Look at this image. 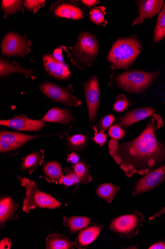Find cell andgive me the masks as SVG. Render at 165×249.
Listing matches in <instances>:
<instances>
[{
	"label": "cell",
	"mask_w": 165,
	"mask_h": 249,
	"mask_svg": "<svg viewBox=\"0 0 165 249\" xmlns=\"http://www.w3.org/2000/svg\"><path fill=\"white\" fill-rule=\"evenodd\" d=\"M163 125L162 118L154 114L144 130L133 140L122 143L109 141V154L128 177L146 175L165 162V146L156 135V131Z\"/></svg>",
	"instance_id": "cell-1"
},
{
	"label": "cell",
	"mask_w": 165,
	"mask_h": 249,
	"mask_svg": "<svg viewBox=\"0 0 165 249\" xmlns=\"http://www.w3.org/2000/svg\"><path fill=\"white\" fill-rule=\"evenodd\" d=\"M72 128V126H69L67 129L55 133L41 135H30L1 130L0 131V153L4 158L15 156L19 153L23 147L31 141L46 137L58 138L63 140L69 135V132Z\"/></svg>",
	"instance_id": "cell-2"
},
{
	"label": "cell",
	"mask_w": 165,
	"mask_h": 249,
	"mask_svg": "<svg viewBox=\"0 0 165 249\" xmlns=\"http://www.w3.org/2000/svg\"><path fill=\"white\" fill-rule=\"evenodd\" d=\"M142 51V44L135 36L120 38L112 45L108 60L114 70L128 69Z\"/></svg>",
	"instance_id": "cell-3"
},
{
	"label": "cell",
	"mask_w": 165,
	"mask_h": 249,
	"mask_svg": "<svg viewBox=\"0 0 165 249\" xmlns=\"http://www.w3.org/2000/svg\"><path fill=\"white\" fill-rule=\"evenodd\" d=\"M17 179L26 191L22 200V211L26 213L37 207L54 210L62 206V203L51 195L40 191L34 181L22 177H18Z\"/></svg>",
	"instance_id": "cell-4"
},
{
	"label": "cell",
	"mask_w": 165,
	"mask_h": 249,
	"mask_svg": "<svg viewBox=\"0 0 165 249\" xmlns=\"http://www.w3.org/2000/svg\"><path fill=\"white\" fill-rule=\"evenodd\" d=\"M160 72L157 71L149 73L139 71L125 72L112 78L110 84L132 93H139L147 89L159 77Z\"/></svg>",
	"instance_id": "cell-5"
},
{
	"label": "cell",
	"mask_w": 165,
	"mask_h": 249,
	"mask_svg": "<svg viewBox=\"0 0 165 249\" xmlns=\"http://www.w3.org/2000/svg\"><path fill=\"white\" fill-rule=\"evenodd\" d=\"M145 218L142 213L136 211L115 218L110 223L109 229L123 238L134 237L138 234Z\"/></svg>",
	"instance_id": "cell-6"
},
{
	"label": "cell",
	"mask_w": 165,
	"mask_h": 249,
	"mask_svg": "<svg viewBox=\"0 0 165 249\" xmlns=\"http://www.w3.org/2000/svg\"><path fill=\"white\" fill-rule=\"evenodd\" d=\"M99 52V43L95 36L83 33L79 36L73 53L81 66H90Z\"/></svg>",
	"instance_id": "cell-7"
},
{
	"label": "cell",
	"mask_w": 165,
	"mask_h": 249,
	"mask_svg": "<svg viewBox=\"0 0 165 249\" xmlns=\"http://www.w3.org/2000/svg\"><path fill=\"white\" fill-rule=\"evenodd\" d=\"M39 89L45 96L53 102L75 107L82 104L81 101L73 94V88L71 84L62 87L51 83H44L39 85Z\"/></svg>",
	"instance_id": "cell-8"
},
{
	"label": "cell",
	"mask_w": 165,
	"mask_h": 249,
	"mask_svg": "<svg viewBox=\"0 0 165 249\" xmlns=\"http://www.w3.org/2000/svg\"><path fill=\"white\" fill-rule=\"evenodd\" d=\"M84 89L88 111L90 127L96 123L100 105V90L99 80L92 76L84 84Z\"/></svg>",
	"instance_id": "cell-9"
},
{
	"label": "cell",
	"mask_w": 165,
	"mask_h": 249,
	"mask_svg": "<svg viewBox=\"0 0 165 249\" xmlns=\"http://www.w3.org/2000/svg\"><path fill=\"white\" fill-rule=\"evenodd\" d=\"M145 175L135 183L132 192L134 196L153 190L164 182L165 179V163Z\"/></svg>",
	"instance_id": "cell-10"
},
{
	"label": "cell",
	"mask_w": 165,
	"mask_h": 249,
	"mask_svg": "<svg viewBox=\"0 0 165 249\" xmlns=\"http://www.w3.org/2000/svg\"><path fill=\"white\" fill-rule=\"evenodd\" d=\"M31 42L26 37L14 33H9L2 43V51L6 56H24L30 52Z\"/></svg>",
	"instance_id": "cell-11"
},
{
	"label": "cell",
	"mask_w": 165,
	"mask_h": 249,
	"mask_svg": "<svg viewBox=\"0 0 165 249\" xmlns=\"http://www.w3.org/2000/svg\"><path fill=\"white\" fill-rule=\"evenodd\" d=\"M0 125L18 131L37 132L44 128L46 124L41 120H32L26 115H20L10 120L0 121Z\"/></svg>",
	"instance_id": "cell-12"
},
{
	"label": "cell",
	"mask_w": 165,
	"mask_h": 249,
	"mask_svg": "<svg viewBox=\"0 0 165 249\" xmlns=\"http://www.w3.org/2000/svg\"><path fill=\"white\" fill-rule=\"evenodd\" d=\"M19 213V206L12 197L1 196L0 199V227L4 229L9 221L18 219Z\"/></svg>",
	"instance_id": "cell-13"
},
{
	"label": "cell",
	"mask_w": 165,
	"mask_h": 249,
	"mask_svg": "<svg viewBox=\"0 0 165 249\" xmlns=\"http://www.w3.org/2000/svg\"><path fill=\"white\" fill-rule=\"evenodd\" d=\"M45 70L52 77L61 80L70 78L71 72L64 63L57 60L52 55L48 54L43 57Z\"/></svg>",
	"instance_id": "cell-14"
},
{
	"label": "cell",
	"mask_w": 165,
	"mask_h": 249,
	"mask_svg": "<svg viewBox=\"0 0 165 249\" xmlns=\"http://www.w3.org/2000/svg\"><path fill=\"white\" fill-rule=\"evenodd\" d=\"M155 112L156 110L151 107L136 108L118 118L117 123L120 126L127 127L153 115Z\"/></svg>",
	"instance_id": "cell-15"
},
{
	"label": "cell",
	"mask_w": 165,
	"mask_h": 249,
	"mask_svg": "<svg viewBox=\"0 0 165 249\" xmlns=\"http://www.w3.org/2000/svg\"><path fill=\"white\" fill-rule=\"evenodd\" d=\"M164 1L161 0H146L139 1V15L133 21V25L143 22L145 20L155 16L161 10Z\"/></svg>",
	"instance_id": "cell-16"
},
{
	"label": "cell",
	"mask_w": 165,
	"mask_h": 249,
	"mask_svg": "<svg viewBox=\"0 0 165 249\" xmlns=\"http://www.w3.org/2000/svg\"><path fill=\"white\" fill-rule=\"evenodd\" d=\"M45 123H52L68 125L74 124L76 119L68 108H52L41 120Z\"/></svg>",
	"instance_id": "cell-17"
},
{
	"label": "cell",
	"mask_w": 165,
	"mask_h": 249,
	"mask_svg": "<svg viewBox=\"0 0 165 249\" xmlns=\"http://www.w3.org/2000/svg\"><path fill=\"white\" fill-rule=\"evenodd\" d=\"M103 226L93 223L90 227L80 231L75 240V246L79 249H84L95 241L103 230Z\"/></svg>",
	"instance_id": "cell-18"
},
{
	"label": "cell",
	"mask_w": 165,
	"mask_h": 249,
	"mask_svg": "<svg viewBox=\"0 0 165 249\" xmlns=\"http://www.w3.org/2000/svg\"><path fill=\"white\" fill-rule=\"evenodd\" d=\"M45 158L43 150L33 152L21 158L20 170L23 172L32 174L42 165Z\"/></svg>",
	"instance_id": "cell-19"
},
{
	"label": "cell",
	"mask_w": 165,
	"mask_h": 249,
	"mask_svg": "<svg viewBox=\"0 0 165 249\" xmlns=\"http://www.w3.org/2000/svg\"><path fill=\"white\" fill-rule=\"evenodd\" d=\"M42 172L43 176L47 182L61 185L64 175L59 161L53 160L45 163Z\"/></svg>",
	"instance_id": "cell-20"
},
{
	"label": "cell",
	"mask_w": 165,
	"mask_h": 249,
	"mask_svg": "<svg viewBox=\"0 0 165 249\" xmlns=\"http://www.w3.org/2000/svg\"><path fill=\"white\" fill-rule=\"evenodd\" d=\"M13 73H20L24 75L27 78H31L32 80L36 79V77L33 75L32 70H27L21 67L15 62H10L4 59H1L0 62V77L1 78Z\"/></svg>",
	"instance_id": "cell-21"
},
{
	"label": "cell",
	"mask_w": 165,
	"mask_h": 249,
	"mask_svg": "<svg viewBox=\"0 0 165 249\" xmlns=\"http://www.w3.org/2000/svg\"><path fill=\"white\" fill-rule=\"evenodd\" d=\"M47 249H74L75 243L63 234L52 233L45 240Z\"/></svg>",
	"instance_id": "cell-22"
},
{
	"label": "cell",
	"mask_w": 165,
	"mask_h": 249,
	"mask_svg": "<svg viewBox=\"0 0 165 249\" xmlns=\"http://www.w3.org/2000/svg\"><path fill=\"white\" fill-rule=\"evenodd\" d=\"M91 219L87 216H75L63 217V225L70 234H74L88 227Z\"/></svg>",
	"instance_id": "cell-23"
},
{
	"label": "cell",
	"mask_w": 165,
	"mask_h": 249,
	"mask_svg": "<svg viewBox=\"0 0 165 249\" xmlns=\"http://www.w3.org/2000/svg\"><path fill=\"white\" fill-rule=\"evenodd\" d=\"M66 139V149L71 152L82 153L86 149L89 143L88 137L85 134L68 135Z\"/></svg>",
	"instance_id": "cell-24"
},
{
	"label": "cell",
	"mask_w": 165,
	"mask_h": 249,
	"mask_svg": "<svg viewBox=\"0 0 165 249\" xmlns=\"http://www.w3.org/2000/svg\"><path fill=\"white\" fill-rule=\"evenodd\" d=\"M54 12L58 17L67 18L79 19L84 17V13L79 8L68 4L59 5Z\"/></svg>",
	"instance_id": "cell-25"
},
{
	"label": "cell",
	"mask_w": 165,
	"mask_h": 249,
	"mask_svg": "<svg viewBox=\"0 0 165 249\" xmlns=\"http://www.w3.org/2000/svg\"><path fill=\"white\" fill-rule=\"evenodd\" d=\"M73 169L78 176L80 182L87 185L91 182L92 177L90 174V165L86 160H80L77 164L72 165Z\"/></svg>",
	"instance_id": "cell-26"
},
{
	"label": "cell",
	"mask_w": 165,
	"mask_h": 249,
	"mask_svg": "<svg viewBox=\"0 0 165 249\" xmlns=\"http://www.w3.org/2000/svg\"><path fill=\"white\" fill-rule=\"evenodd\" d=\"M120 187L111 183H104L100 185L96 190V194L99 197L111 203L116 194L120 191Z\"/></svg>",
	"instance_id": "cell-27"
},
{
	"label": "cell",
	"mask_w": 165,
	"mask_h": 249,
	"mask_svg": "<svg viewBox=\"0 0 165 249\" xmlns=\"http://www.w3.org/2000/svg\"><path fill=\"white\" fill-rule=\"evenodd\" d=\"M165 36V5L160 13L154 31V41L158 42Z\"/></svg>",
	"instance_id": "cell-28"
},
{
	"label": "cell",
	"mask_w": 165,
	"mask_h": 249,
	"mask_svg": "<svg viewBox=\"0 0 165 249\" xmlns=\"http://www.w3.org/2000/svg\"><path fill=\"white\" fill-rule=\"evenodd\" d=\"M63 173L65 175L62 178L61 185L66 188L74 185H76L77 187L80 180L74 171L69 167H66L63 170Z\"/></svg>",
	"instance_id": "cell-29"
},
{
	"label": "cell",
	"mask_w": 165,
	"mask_h": 249,
	"mask_svg": "<svg viewBox=\"0 0 165 249\" xmlns=\"http://www.w3.org/2000/svg\"><path fill=\"white\" fill-rule=\"evenodd\" d=\"M2 8L5 15L15 14L22 9L21 1H2Z\"/></svg>",
	"instance_id": "cell-30"
},
{
	"label": "cell",
	"mask_w": 165,
	"mask_h": 249,
	"mask_svg": "<svg viewBox=\"0 0 165 249\" xmlns=\"http://www.w3.org/2000/svg\"><path fill=\"white\" fill-rule=\"evenodd\" d=\"M116 100L113 107L117 112H124L129 107L130 103L125 95H120L116 97Z\"/></svg>",
	"instance_id": "cell-31"
},
{
	"label": "cell",
	"mask_w": 165,
	"mask_h": 249,
	"mask_svg": "<svg viewBox=\"0 0 165 249\" xmlns=\"http://www.w3.org/2000/svg\"><path fill=\"white\" fill-rule=\"evenodd\" d=\"M108 133L111 140L117 141L122 139L126 134L125 130L117 124L112 125L108 129Z\"/></svg>",
	"instance_id": "cell-32"
},
{
	"label": "cell",
	"mask_w": 165,
	"mask_h": 249,
	"mask_svg": "<svg viewBox=\"0 0 165 249\" xmlns=\"http://www.w3.org/2000/svg\"><path fill=\"white\" fill-rule=\"evenodd\" d=\"M115 120L114 116L108 115L102 118L95 127L100 131H105L109 129L114 124Z\"/></svg>",
	"instance_id": "cell-33"
},
{
	"label": "cell",
	"mask_w": 165,
	"mask_h": 249,
	"mask_svg": "<svg viewBox=\"0 0 165 249\" xmlns=\"http://www.w3.org/2000/svg\"><path fill=\"white\" fill-rule=\"evenodd\" d=\"M90 18L94 23L97 25H100L104 21L105 16L101 10L96 8L90 11Z\"/></svg>",
	"instance_id": "cell-34"
},
{
	"label": "cell",
	"mask_w": 165,
	"mask_h": 249,
	"mask_svg": "<svg viewBox=\"0 0 165 249\" xmlns=\"http://www.w3.org/2000/svg\"><path fill=\"white\" fill-rule=\"evenodd\" d=\"M93 129L95 131L93 142L101 146L104 145L107 141V134L104 131L99 130L95 125L93 126Z\"/></svg>",
	"instance_id": "cell-35"
},
{
	"label": "cell",
	"mask_w": 165,
	"mask_h": 249,
	"mask_svg": "<svg viewBox=\"0 0 165 249\" xmlns=\"http://www.w3.org/2000/svg\"><path fill=\"white\" fill-rule=\"evenodd\" d=\"M45 4V1H32V0H28L25 1V5L29 10L32 11L34 12H37L39 9L44 6Z\"/></svg>",
	"instance_id": "cell-36"
},
{
	"label": "cell",
	"mask_w": 165,
	"mask_h": 249,
	"mask_svg": "<svg viewBox=\"0 0 165 249\" xmlns=\"http://www.w3.org/2000/svg\"><path fill=\"white\" fill-rule=\"evenodd\" d=\"M66 160L72 165H75L80 161V157L76 153L71 152L67 156Z\"/></svg>",
	"instance_id": "cell-37"
},
{
	"label": "cell",
	"mask_w": 165,
	"mask_h": 249,
	"mask_svg": "<svg viewBox=\"0 0 165 249\" xmlns=\"http://www.w3.org/2000/svg\"><path fill=\"white\" fill-rule=\"evenodd\" d=\"M12 246V240L9 238L3 239L0 242V249H10Z\"/></svg>",
	"instance_id": "cell-38"
},
{
	"label": "cell",
	"mask_w": 165,
	"mask_h": 249,
	"mask_svg": "<svg viewBox=\"0 0 165 249\" xmlns=\"http://www.w3.org/2000/svg\"><path fill=\"white\" fill-rule=\"evenodd\" d=\"M54 57L59 61L63 62V58L62 56V49L58 48L54 52Z\"/></svg>",
	"instance_id": "cell-39"
},
{
	"label": "cell",
	"mask_w": 165,
	"mask_h": 249,
	"mask_svg": "<svg viewBox=\"0 0 165 249\" xmlns=\"http://www.w3.org/2000/svg\"><path fill=\"white\" fill-rule=\"evenodd\" d=\"M149 249H165V241H161L152 244Z\"/></svg>",
	"instance_id": "cell-40"
},
{
	"label": "cell",
	"mask_w": 165,
	"mask_h": 249,
	"mask_svg": "<svg viewBox=\"0 0 165 249\" xmlns=\"http://www.w3.org/2000/svg\"><path fill=\"white\" fill-rule=\"evenodd\" d=\"M100 1H96V0H86V1H82V2L87 7H91L100 3Z\"/></svg>",
	"instance_id": "cell-41"
},
{
	"label": "cell",
	"mask_w": 165,
	"mask_h": 249,
	"mask_svg": "<svg viewBox=\"0 0 165 249\" xmlns=\"http://www.w3.org/2000/svg\"><path fill=\"white\" fill-rule=\"evenodd\" d=\"M165 213V207H163L160 211L157 212L153 215H152L150 217L149 219L150 220H152L154 219L155 218L160 216L161 215H162L163 214H164Z\"/></svg>",
	"instance_id": "cell-42"
}]
</instances>
